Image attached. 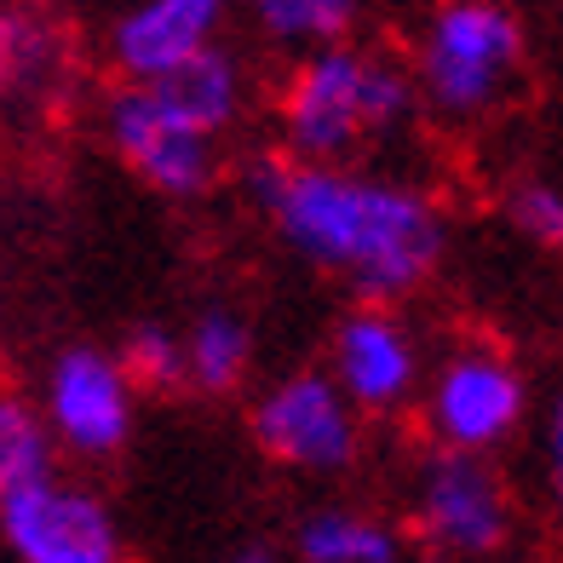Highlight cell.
I'll return each mask as SVG.
<instances>
[{"label":"cell","instance_id":"3","mask_svg":"<svg viewBox=\"0 0 563 563\" xmlns=\"http://www.w3.org/2000/svg\"><path fill=\"white\" fill-rule=\"evenodd\" d=\"M523 18L506 0H438L415 46L420 104L449 121L489 115L523 69Z\"/></svg>","mask_w":563,"mask_h":563},{"label":"cell","instance_id":"10","mask_svg":"<svg viewBox=\"0 0 563 563\" xmlns=\"http://www.w3.org/2000/svg\"><path fill=\"white\" fill-rule=\"evenodd\" d=\"M104 133L115 144V156L133 167L156 196L167 201H196L213 190L219 178V139L196 133L178 121L156 87H121L104 110Z\"/></svg>","mask_w":563,"mask_h":563},{"label":"cell","instance_id":"20","mask_svg":"<svg viewBox=\"0 0 563 563\" xmlns=\"http://www.w3.org/2000/svg\"><path fill=\"white\" fill-rule=\"evenodd\" d=\"M541 449H547V500H552V518L563 523V386H558V397L547 402Z\"/></svg>","mask_w":563,"mask_h":563},{"label":"cell","instance_id":"16","mask_svg":"<svg viewBox=\"0 0 563 563\" xmlns=\"http://www.w3.org/2000/svg\"><path fill=\"white\" fill-rule=\"evenodd\" d=\"M53 472H58V443L41 420V402L0 391V500Z\"/></svg>","mask_w":563,"mask_h":563},{"label":"cell","instance_id":"14","mask_svg":"<svg viewBox=\"0 0 563 563\" xmlns=\"http://www.w3.org/2000/svg\"><path fill=\"white\" fill-rule=\"evenodd\" d=\"M363 7L368 0H247V23L276 53L311 58L328 46H345L363 23Z\"/></svg>","mask_w":563,"mask_h":563},{"label":"cell","instance_id":"17","mask_svg":"<svg viewBox=\"0 0 563 563\" xmlns=\"http://www.w3.org/2000/svg\"><path fill=\"white\" fill-rule=\"evenodd\" d=\"M115 363L133 379V391H173L185 386V334L167 322H133L115 345Z\"/></svg>","mask_w":563,"mask_h":563},{"label":"cell","instance_id":"11","mask_svg":"<svg viewBox=\"0 0 563 563\" xmlns=\"http://www.w3.org/2000/svg\"><path fill=\"white\" fill-rule=\"evenodd\" d=\"M230 18V0H139L110 30V58L126 75V87L167 81L208 46H219V30Z\"/></svg>","mask_w":563,"mask_h":563},{"label":"cell","instance_id":"13","mask_svg":"<svg viewBox=\"0 0 563 563\" xmlns=\"http://www.w3.org/2000/svg\"><path fill=\"white\" fill-rule=\"evenodd\" d=\"M150 87L178 121L208 139H219L247 104V69L230 46H208L201 58H190L185 69H173L167 81H150Z\"/></svg>","mask_w":563,"mask_h":563},{"label":"cell","instance_id":"6","mask_svg":"<svg viewBox=\"0 0 563 563\" xmlns=\"http://www.w3.org/2000/svg\"><path fill=\"white\" fill-rule=\"evenodd\" d=\"M0 547L12 563H126L115 506L58 472L0 500Z\"/></svg>","mask_w":563,"mask_h":563},{"label":"cell","instance_id":"2","mask_svg":"<svg viewBox=\"0 0 563 563\" xmlns=\"http://www.w3.org/2000/svg\"><path fill=\"white\" fill-rule=\"evenodd\" d=\"M420 110L415 69L374 46H328L288 69L276 98V126L288 144V162L351 167L368 139H386Z\"/></svg>","mask_w":563,"mask_h":563},{"label":"cell","instance_id":"12","mask_svg":"<svg viewBox=\"0 0 563 563\" xmlns=\"http://www.w3.org/2000/svg\"><path fill=\"white\" fill-rule=\"evenodd\" d=\"M402 523L363 506H317L294 529V563H402Z\"/></svg>","mask_w":563,"mask_h":563},{"label":"cell","instance_id":"9","mask_svg":"<svg viewBox=\"0 0 563 563\" xmlns=\"http://www.w3.org/2000/svg\"><path fill=\"white\" fill-rule=\"evenodd\" d=\"M328 379L356 415H397L420 402L426 356L397 305H351L328 340Z\"/></svg>","mask_w":563,"mask_h":563},{"label":"cell","instance_id":"1","mask_svg":"<svg viewBox=\"0 0 563 563\" xmlns=\"http://www.w3.org/2000/svg\"><path fill=\"white\" fill-rule=\"evenodd\" d=\"M247 190L271 236L311 271L345 276L356 305H397L443 265L449 219L420 185L265 156L247 167Z\"/></svg>","mask_w":563,"mask_h":563},{"label":"cell","instance_id":"8","mask_svg":"<svg viewBox=\"0 0 563 563\" xmlns=\"http://www.w3.org/2000/svg\"><path fill=\"white\" fill-rule=\"evenodd\" d=\"M133 379L121 374L115 351L98 345H64L46 363L41 386V420L53 443L75 460H110L133 438Z\"/></svg>","mask_w":563,"mask_h":563},{"label":"cell","instance_id":"5","mask_svg":"<svg viewBox=\"0 0 563 563\" xmlns=\"http://www.w3.org/2000/svg\"><path fill=\"white\" fill-rule=\"evenodd\" d=\"M247 431L276 466L305 477H340L363 460V415L340 397L328 368L271 379L247 408Z\"/></svg>","mask_w":563,"mask_h":563},{"label":"cell","instance_id":"18","mask_svg":"<svg viewBox=\"0 0 563 563\" xmlns=\"http://www.w3.org/2000/svg\"><path fill=\"white\" fill-rule=\"evenodd\" d=\"M53 30L35 18V12H23V7H0V92H18V87H30L35 75L53 64Z\"/></svg>","mask_w":563,"mask_h":563},{"label":"cell","instance_id":"4","mask_svg":"<svg viewBox=\"0 0 563 563\" xmlns=\"http://www.w3.org/2000/svg\"><path fill=\"white\" fill-rule=\"evenodd\" d=\"M420 415L438 449L489 460L529 420V379L500 345L466 340L431 363L420 386Z\"/></svg>","mask_w":563,"mask_h":563},{"label":"cell","instance_id":"15","mask_svg":"<svg viewBox=\"0 0 563 563\" xmlns=\"http://www.w3.org/2000/svg\"><path fill=\"white\" fill-rule=\"evenodd\" d=\"M253 368V322L230 305H208L185 328V386L224 397L236 391Z\"/></svg>","mask_w":563,"mask_h":563},{"label":"cell","instance_id":"19","mask_svg":"<svg viewBox=\"0 0 563 563\" xmlns=\"http://www.w3.org/2000/svg\"><path fill=\"white\" fill-rule=\"evenodd\" d=\"M506 213L518 224V236H529L547 253H563V185H552V178H523V185H511Z\"/></svg>","mask_w":563,"mask_h":563},{"label":"cell","instance_id":"21","mask_svg":"<svg viewBox=\"0 0 563 563\" xmlns=\"http://www.w3.org/2000/svg\"><path fill=\"white\" fill-rule=\"evenodd\" d=\"M219 563H282V552L271 541H242V547H230Z\"/></svg>","mask_w":563,"mask_h":563},{"label":"cell","instance_id":"7","mask_svg":"<svg viewBox=\"0 0 563 563\" xmlns=\"http://www.w3.org/2000/svg\"><path fill=\"white\" fill-rule=\"evenodd\" d=\"M415 534L443 558H489L511 534L506 477L477 454L431 449L415 472Z\"/></svg>","mask_w":563,"mask_h":563}]
</instances>
